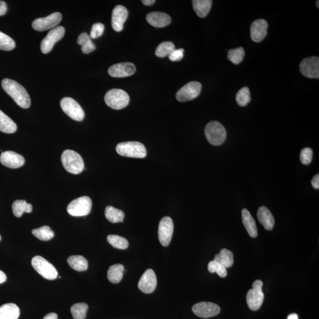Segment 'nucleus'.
<instances>
[{"instance_id":"6","label":"nucleus","mask_w":319,"mask_h":319,"mask_svg":"<svg viewBox=\"0 0 319 319\" xmlns=\"http://www.w3.org/2000/svg\"><path fill=\"white\" fill-rule=\"evenodd\" d=\"M31 265L40 276L47 280H55L58 276V271L55 267L41 256L37 255L33 257Z\"/></svg>"},{"instance_id":"3","label":"nucleus","mask_w":319,"mask_h":319,"mask_svg":"<svg viewBox=\"0 0 319 319\" xmlns=\"http://www.w3.org/2000/svg\"><path fill=\"white\" fill-rule=\"evenodd\" d=\"M116 152L120 156L143 159L147 156L146 148L138 141H127L119 143L116 147Z\"/></svg>"},{"instance_id":"47","label":"nucleus","mask_w":319,"mask_h":319,"mask_svg":"<svg viewBox=\"0 0 319 319\" xmlns=\"http://www.w3.org/2000/svg\"><path fill=\"white\" fill-rule=\"evenodd\" d=\"M7 280V276L5 274L0 270V284L4 283Z\"/></svg>"},{"instance_id":"13","label":"nucleus","mask_w":319,"mask_h":319,"mask_svg":"<svg viewBox=\"0 0 319 319\" xmlns=\"http://www.w3.org/2000/svg\"><path fill=\"white\" fill-rule=\"evenodd\" d=\"M174 225L171 217L165 216L161 219L159 225V239L161 244L167 246L170 244L172 238Z\"/></svg>"},{"instance_id":"28","label":"nucleus","mask_w":319,"mask_h":319,"mask_svg":"<svg viewBox=\"0 0 319 319\" xmlns=\"http://www.w3.org/2000/svg\"><path fill=\"white\" fill-rule=\"evenodd\" d=\"M213 260L224 267L228 268L232 267L233 264V254L229 249H222L219 254L214 256Z\"/></svg>"},{"instance_id":"32","label":"nucleus","mask_w":319,"mask_h":319,"mask_svg":"<svg viewBox=\"0 0 319 319\" xmlns=\"http://www.w3.org/2000/svg\"><path fill=\"white\" fill-rule=\"evenodd\" d=\"M78 45L81 46L82 52L85 54H89L96 49V46L92 42L90 36L88 35L87 33H82L78 37L77 40Z\"/></svg>"},{"instance_id":"41","label":"nucleus","mask_w":319,"mask_h":319,"mask_svg":"<svg viewBox=\"0 0 319 319\" xmlns=\"http://www.w3.org/2000/svg\"><path fill=\"white\" fill-rule=\"evenodd\" d=\"M313 159V151L311 148H305L302 150L300 159L302 164L308 165L311 164Z\"/></svg>"},{"instance_id":"17","label":"nucleus","mask_w":319,"mask_h":319,"mask_svg":"<svg viewBox=\"0 0 319 319\" xmlns=\"http://www.w3.org/2000/svg\"><path fill=\"white\" fill-rule=\"evenodd\" d=\"M136 68L132 63L125 62L113 65L109 68L108 74L113 78H125L134 75Z\"/></svg>"},{"instance_id":"1","label":"nucleus","mask_w":319,"mask_h":319,"mask_svg":"<svg viewBox=\"0 0 319 319\" xmlns=\"http://www.w3.org/2000/svg\"><path fill=\"white\" fill-rule=\"evenodd\" d=\"M3 90L9 95L19 106L28 108L31 105V100L25 88L14 80L5 78L1 83Z\"/></svg>"},{"instance_id":"11","label":"nucleus","mask_w":319,"mask_h":319,"mask_svg":"<svg viewBox=\"0 0 319 319\" xmlns=\"http://www.w3.org/2000/svg\"><path fill=\"white\" fill-rule=\"evenodd\" d=\"M201 90L202 85L200 82L196 81L189 82L176 93V99L181 103L194 100L200 96Z\"/></svg>"},{"instance_id":"24","label":"nucleus","mask_w":319,"mask_h":319,"mask_svg":"<svg viewBox=\"0 0 319 319\" xmlns=\"http://www.w3.org/2000/svg\"><path fill=\"white\" fill-rule=\"evenodd\" d=\"M20 309L14 303H7L0 307V319H18Z\"/></svg>"},{"instance_id":"43","label":"nucleus","mask_w":319,"mask_h":319,"mask_svg":"<svg viewBox=\"0 0 319 319\" xmlns=\"http://www.w3.org/2000/svg\"><path fill=\"white\" fill-rule=\"evenodd\" d=\"M184 56V49H175L169 55L170 61L173 62L181 61Z\"/></svg>"},{"instance_id":"22","label":"nucleus","mask_w":319,"mask_h":319,"mask_svg":"<svg viewBox=\"0 0 319 319\" xmlns=\"http://www.w3.org/2000/svg\"><path fill=\"white\" fill-rule=\"evenodd\" d=\"M257 217L262 225L267 230H272L275 224L274 217L271 212L265 207L259 208Z\"/></svg>"},{"instance_id":"39","label":"nucleus","mask_w":319,"mask_h":319,"mask_svg":"<svg viewBox=\"0 0 319 319\" xmlns=\"http://www.w3.org/2000/svg\"><path fill=\"white\" fill-rule=\"evenodd\" d=\"M15 47V43L14 40L7 34L0 31V50L10 51L13 50Z\"/></svg>"},{"instance_id":"37","label":"nucleus","mask_w":319,"mask_h":319,"mask_svg":"<svg viewBox=\"0 0 319 319\" xmlns=\"http://www.w3.org/2000/svg\"><path fill=\"white\" fill-rule=\"evenodd\" d=\"M245 51L244 48L242 47H239L238 48L230 49L228 52L227 58L233 64L238 65L243 61Z\"/></svg>"},{"instance_id":"48","label":"nucleus","mask_w":319,"mask_h":319,"mask_svg":"<svg viewBox=\"0 0 319 319\" xmlns=\"http://www.w3.org/2000/svg\"><path fill=\"white\" fill-rule=\"evenodd\" d=\"M142 2L147 6H151L153 5L156 2V1H154V0H143Z\"/></svg>"},{"instance_id":"25","label":"nucleus","mask_w":319,"mask_h":319,"mask_svg":"<svg viewBox=\"0 0 319 319\" xmlns=\"http://www.w3.org/2000/svg\"><path fill=\"white\" fill-rule=\"evenodd\" d=\"M193 7L196 13L201 18L207 16L213 4L211 0H194L192 1Z\"/></svg>"},{"instance_id":"50","label":"nucleus","mask_w":319,"mask_h":319,"mask_svg":"<svg viewBox=\"0 0 319 319\" xmlns=\"http://www.w3.org/2000/svg\"><path fill=\"white\" fill-rule=\"evenodd\" d=\"M317 5L318 6V8H319V1H317Z\"/></svg>"},{"instance_id":"45","label":"nucleus","mask_w":319,"mask_h":319,"mask_svg":"<svg viewBox=\"0 0 319 319\" xmlns=\"http://www.w3.org/2000/svg\"><path fill=\"white\" fill-rule=\"evenodd\" d=\"M312 185L315 189H319V175L317 174L312 180Z\"/></svg>"},{"instance_id":"34","label":"nucleus","mask_w":319,"mask_h":319,"mask_svg":"<svg viewBox=\"0 0 319 319\" xmlns=\"http://www.w3.org/2000/svg\"><path fill=\"white\" fill-rule=\"evenodd\" d=\"M88 310V305L85 303H76L72 306L71 312L74 319H85Z\"/></svg>"},{"instance_id":"21","label":"nucleus","mask_w":319,"mask_h":319,"mask_svg":"<svg viewBox=\"0 0 319 319\" xmlns=\"http://www.w3.org/2000/svg\"><path fill=\"white\" fill-rule=\"evenodd\" d=\"M147 21L151 26L157 28H163L168 26L171 23L172 19L164 12H151L147 15Z\"/></svg>"},{"instance_id":"35","label":"nucleus","mask_w":319,"mask_h":319,"mask_svg":"<svg viewBox=\"0 0 319 319\" xmlns=\"http://www.w3.org/2000/svg\"><path fill=\"white\" fill-rule=\"evenodd\" d=\"M107 241L113 247L119 249H125L128 247V240L122 236L116 235H109L107 237Z\"/></svg>"},{"instance_id":"26","label":"nucleus","mask_w":319,"mask_h":319,"mask_svg":"<svg viewBox=\"0 0 319 319\" xmlns=\"http://www.w3.org/2000/svg\"><path fill=\"white\" fill-rule=\"evenodd\" d=\"M16 124L0 110V131L4 133L12 134L17 131Z\"/></svg>"},{"instance_id":"12","label":"nucleus","mask_w":319,"mask_h":319,"mask_svg":"<svg viewBox=\"0 0 319 319\" xmlns=\"http://www.w3.org/2000/svg\"><path fill=\"white\" fill-rule=\"evenodd\" d=\"M62 15L60 12H56L43 18H39L34 20L32 27L38 31H43L53 29L61 23Z\"/></svg>"},{"instance_id":"15","label":"nucleus","mask_w":319,"mask_h":319,"mask_svg":"<svg viewBox=\"0 0 319 319\" xmlns=\"http://www.w3.org/2000/svg\"><path fill=\"white\" fill-rule=\"evenodd\" d=\"M194 314L202 318H210L218 315L220 312L219 306L213 303L200 302L192 308Z\"/></svg>"},{"instance_id":"14","label":"nucleus","mask_w":319,"mask_h":319,"mask_svg":"<svg viewBox=\"0 0 319 319\" xmlns=\"http://www.w3.org/2000/svg\"><path fill=\"white\" fill-rule=\"evenodd\" d=\"M300 71L309 78H319V58L317 56L309 57L303 59L299 65Z\"/></svg>"},{"instance_id":"10","label":"nucleus","mask_w":319,"mask_h":319,"mask_svg":"<svg viewBox=\"0 0 319 319\" xmlns=\"http://www.w3.org/2000/svg\"><path fill=\"white\" fill-rule=\"evenodd\" d=\"M65 33V28L62 26H57L50 30L41 43V51L44 54H47L51 51L56 43L64 37Z\"/></svg>"},{"instance_id":"30","label":"nucleus","mask_w":319,"mask_h":319,"mask_svg":"<svg viewBox=\"0 0 319 319\" xmlns=\"http://www.w3.org/2000/svg\"><path fill=\"white\" fill-rule=\"evenodd\" d=\"M12 213L17 217H20L24 213H31L33 207L24 200H17L12 205Z\"/></svg>"},{"instance_id":"23","label":"nucleus","mask_w":319,"mask_h":319,"mask_svg":"<svg viewBox=\"0 0 319 319\" xmlns=\"http://www.w3.org/2000/svg\"><path fill=\"white\" fill-rule=\"evenodd\" d=\"M242 219L243 224L249 236L252 238H256L258 235V229L253 217L246 209L242 211Z\"/></svg>"},{"instance_id":"33","label":"nucleus","mask_w":319,"mask_h":319,"mask_svg":"<svg viewBox=\"0 0 319 319\" xmlns=\"http://www.w3.org/2000/svg\"><path fill=\"white\" fill-rule=\"evenodd\" d=\"M34 236L42 241H49L54 237L55 233L48 226H43L32 230Z\"/></svg>"},{"instance_id":"19","label":"nucleus","mask_w":319,"mask_h":319,"mask_svg":"<svg viewBox=\"0 0 319 319\" xmlns=\"http://www.w3.org/2000/svg\"><path fill=\"white\" fill-rule=\"evenodd\" d=\"M268 26L267 21L264 19H258L252 22L250 28L251 39L256 43L263 41L267 36Z\"/></svg>"},{"instance_id":"18","label":"nucleus","mask_w":319,"mask_h":319,"mask_svg":"<svg viewBox=\"0 0 319 319\" xmlns=\"http://www.w3.org/2000/svg\"><path fill=\"white\" fill-rule=\"evenodd\" d=\"M0 162L8 168L17 169L24 165V158L12 151H4L0 156Z\"/></svg>"},{"instance_id":"8","label":"nucleus","mask_w":319,"mask_h":319,"mask_svg":"<svg viewBox=\"0 0 319 319\" xmlns=\"http://www.w3.org/2000/svg\"><path fill=\"white\" fill-rule=\"evenodd\" d=\"M93 202L88 197H82L72 201L69 204L67 211L73 216H84L91 213Z\"/></svg>"},{"instance_id":"31","label":"nucleus","mask_w":319,"mask_h":319,"mask_svg":"<svg viewBox=\"0 0 319 319\" xmlns=\"http://www.w3.org/2000/svg\"><path fill=\"white\" fill-rule=\"evenodd\" d=\"M105 215L106 218L112 223L122 222L124 220L125 214L121 210L108 206L106 208Z\"/></svg>"},{"instance_id":"51","label":"nucleus","mask_w":319,"mask_h":319,"mask_svg":"<svg viewBox=\"0 0 319 319\" xmlns=\"http://www.w3.org/2000/svg\"><path fill=\"white\" fill-rule=\"evenodd\" d=\"M1 235H0V241H1Z\"/></svg>"},{"instance_id":"16","label":"nucleus","mask_w":319,"mask_h":319,"mask_svg":"<svg viewBox=\"0 0 319 319\" xmlns=\"http://www.w3.org/2000/svg\"><path fill=\"white\" fill-rule=\"evenodd\" d=\"M157 286V277L152 269H147L140 278L138 283V289L142 292L150 294L154 292Z\"/></svg>"},{"instance_id":"27","label":"nucleus","mask_w":319,"mask_h":319,"mask_svg":"<svg viewBox=\"0 0 319 319\" xmlns=\"http://www.w3.org/2000/svg\"><path fill=\"white\" fill-rule=\"evenodd\" d=\"M124 265L116 264L111 265L107 272V278L110 283L117 284L121 282L124 274Z\"/></svg>"},{"instance_id":"5","label":"nucleus","mask_w":319,"mask_h":319,"mask_svg":"<svg viewBox=\"0 0 319 319\" xmlns=\"http://www.w3.org/2000/svg\"><path fill=\"white\" fill-rule=\"evenodd\" d=\"M105 102L110 108L116 110L121 109L128 105L129 97L124 91L112 89L107 92L106 94Z\"/></svg>"},{"instance_id":"40","label":"nucleus","mask_w":319,"mask_h":319,"mask_svg":"<svg viewBox=\"0 0 319 319\" xmlns=\"http://www.w3.org/2000/svg\"><path fill=\"white\" fill-rule=\"evenodd\" d=\"M208 268L210 273H216L219 277L222 278L225 277L228 274L226 268L214 260L210 262Z\"/></svg>"},{"instance_id":"20","label":"nucleus","mask_w":319,"mask_h":319,"mask_svg":"<svg viewBox=\"0 0 319 319\" xmlns=\"http://www.w3.org/2000/svg\"><path fill=\"white\" fill-rule=\"evenodd\" d=\"M128 17V10L124 6L116 5L113 8L112 13V26L113 29L117 32L121 31L124 24Z\"/></svg>"},{"instance_id":"2","label":"nucleus","mask_w":319,"mask_h":319,"mask_svg":"<svg viewBox=\"0 0 319 319\" xmlns=\"http://www.w3.org/2000/svg\"><path fill=\"white\" fill-rule=\"evenodd\" d=\"M63 166L66 171L69 173L78 175L84 170V162L83 159L76 151L71 150H66L63 152L61 156Z\"/></svg>"},{"instance_id":"49","label":"nucleus","mask_w":319,"mask_h":319,"mask_svg":"<svg viewBox=\"0 0 319 319\" xmlns=\"http://www.w3.org/2000/svg\"><path fill=\"white\" fill-rule=\"evenodd\" d=\"M287 319H299L298 315L296 314L290 315Z\"/></svg>"},{"instance_id":"46","label":"nucleus","mask_w":319,"mask_h":319,"mask_svg":"<svg viewBox=\"0 0 319 319\" xmlns=\"http://www.w3.org/2000/svg\"><path fill=\"white\" fill-rule=\"evenodd\" d=\"M43 319H58V317L55 313H50V314L46 315Z\"/></svg>"},{"instance_id":"9","label":"nucleus","mask_w":319,"mask_h":319,"mask_svg":"<svg viewBox=\"0 0 319 319\" xmlns=\"http://www.w3.org/2000/svg\"><path fill=\"white\" fill-rule=\"evenodd\" d=\"M61 106L64 111L69 117L77 121H81L84 119L85 112L83 109L72 98L65 97L61 101Z\"/></svg>"},{"instance_id":"38","label":"nucleus","mask_w":319,"mask_h":319,"mask_svg":"<svg viewBox=\"0 0 319 319\" xmlns=\"http://www.w3.org/2000/svg\"><path fill=\"white\" fill-rule=\"evenodd\" d=\"M236 103L239 106H245L251 101L250 91L248 87L240 90L236 95Z\"/></svg>"},{"instance_id":"4","label":"nucleus","mask_w":319,"mask_h":319,"mask_svg":"<svg viewBox=\"0 0 319 319\" xmlns=\"http://www.w3.org/2000/svg\"><path fill=\"white\" fill-rule=\"evenodd\" d=\"M205 132L208 141L213 146H220L226 140V129L219 122L213 121L208 123Z\"/></svg>"},{"instance_id":"42","label":"nucleus","mask_w":319,"mask_h":319,"mask_svg":"<svg viewBox=\"0 0 319 319\" xmlns=\"http://www.w3.org/2000/svg\"><path fill=\"white\" fill-rule=\"evenodd\" d=\"M104 25L101 23H97L94 24L92 27L90 33V37L91 39H97L103 35L104 31Z\"/></svg>"},{"instance_id":"44","label":"nucleus","mask_w":319,"mask_h":319,"mask_svg":"<svg viewBox=\"0 0 319 319\" xmlns=\"http://www.w3.org/2000/svg\"><path fill=\"white\" fill-rule=\"evenodd\" d=\"M7 11V6L4 1H0V16L4 15Z\"/></svg>"},{"instance_id":"29","label":"nucleus","mask_w":319,"mask_h":319,"mask_svg":"<svg viewBox=\"0 0 319 319\" xmlns=\"http://www.w3.org/2000/svg\"><path fill=\"white\" fill-rule=\"evenodd\" d=\"M68 263L71 267L78 271H86L88 268L87 259L82 255H72L68 258Z\"/></svg>"},{"instance_id":"36","label":"nucleus","mask_w":319,"mask_h":319,"mask_svg":"<svg viewBox=\"0 0 319 319\" xmlns=\"http://www.w3.org/2000/svg\"><path fill=\"white\" fill-rule=\"evenodd\" d=\"M175 46L172 42H164L157 46L155 54L159 58H164L170 55L174 50Z\"/></svg>"},{"instance_id":"7","label":"nucleus","mask_w":319,"mask_h":319,"mask_svg":"<svg viewBox=\"0 0 319 319\" xmlns=\"http://www.w3.org/2000/svg\"><path fill=\"white\" fill-rule=\"evenodd\" d=\"M263 283L261 280L255 281L252 288L249 290L246 295V302L249 309L253 311H258L264 302V295L262 290Z\"/></svg>"}]
</instances>
